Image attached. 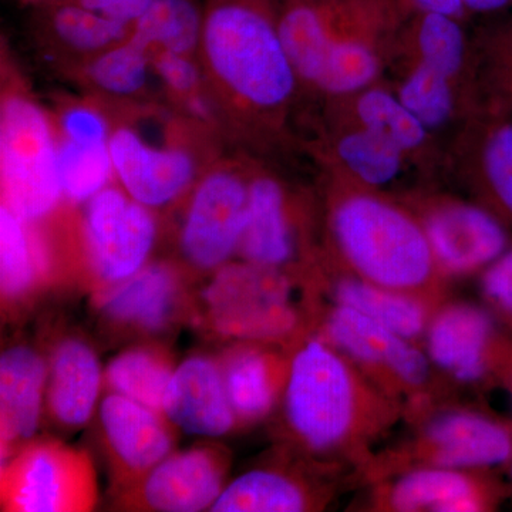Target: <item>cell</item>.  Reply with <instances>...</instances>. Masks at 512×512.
Listing matches in <instances>:
<instances>
[{"instance_id": "9c48e42d", "label": "cell", "mask_w": 512, "mask_h": 512, "mask_svg": "<svg viewBox=\"0 0 512 512\" xmlns=\"http://www.w3.org/2000/svg\"><path fill=\"white\" fill-rule=\"evenodd\" d=\"M89 460L60 444H37L6 468L3 498L20 512L84 511L94 503Z\"/></svg>"}, {"instance_id": "7bdbcfd3", "label": "cell", "mask_w": 512, "mask_h": 512, "mask_svg": "<svg viewBox=\"0 0 512 512\" xmlns=\"http://www.w3.org/2000/svg\"><path fill=\"white\" fill-rule=\"evenodd\" d=\"M470 15H497L512 6V0H464Z\"/></svg>"}, {"instance_id": "d4e9b609", "label": "cell", "mask_w": 512, "mask_h": 512, "mask_svg": "<svg viewBox=\"0 0 512 512\" xmlns=\"http://www.w3.org/2000/svg\"><path fill=\"white\" fill-rule=\"evenodd\" d=\"M315 504L309 488L296 478L274 470H255L225 487L211 511L299 512Z\"/></svg>"}, {"instance_id": "603a6c76", "label": "cell", "mask_w": 512, "mask_h": 512, "mask_svg": "<svg viewBox=\"0 0 512 512\" xmlns=\"http://www.w3.org/2000/svg\"><path fill=\"white\" fill-rule=\"evenodd\" d=\"M99 360L89 346L67 340L53 356L49 406L60 423L82 426L92 417L100 390Z\"/></svg>"}, {"instance_id": "f35d334b", "label": "cell", "mask_w": 512, "mask_h": 512, "mask_svg": "<svg viewBox=\"0 0 512 512\" xmlns=\"http://www.w3.org/2000/svg\"><path fill=\"white\" fill-rule=\"evenodd\" d=\"M481 292L491 311L512 326V245L481 272Z\"/></svg>"}, {"instance_id": "8d00e7d4", "label": "cell", "mask_w": 512, "mask_h": 512, "mask_svg": "<svg viewBox=\"0 0 512 512\" xmlns=\"http://www.w3.org/2000/svg\"><path fill=\"white\" fill-rule=\"evenodd\" d=\"M484 86L491 113L512 114V13L495 19L480 37Z\"/></svg>"}, {"instance_id": "7c38bea8", "label": "cell", "mask_w": 512, "mask_h": 512, "mask_svg": "<svg viewBox=\"0 0 512 512\" xmlns=\"http://www.w3.org/2000/svg\"><path fill=\"white\" fill-rule=\"evenodd\" d=\"M249 184L234 171L218 170L198 185L188 208L181 245L198 268H217L241 245Z\"/></svg>"}, {"instance_id": "1f68e13d", "label": "cell", "mask_w": 512, "mask_h": 512, "mask_svg": "<svg viewBox=\"0 0 512 512\" xmlns=\"http://www.w3.org/2000/svg\"><path fill=\"white\" fill-rule=\"evenodd\" d=\"M57 160L63 195L76 202L89 201L107 187L114 173L109 143H80L62 137Z\"/></svg>"}, {"instance_id": "83f0119b", "label": "cell", "mask_w": 512, "mask_h": 512, "mask_svg": "<svg viewBox=\"0 0 512 512\" xmlns=\"http://www.w3.org/2000/svg\"><path fill=\"white\" fill-rule=\"evenodd\" d=\"M281 370L278 359L258 349L239 350L224 372L229 402L237 416L259 419L274 406Z\"/></svg>"}, {"instance_id": "f546056e", "label": "cell", "mask_w": 512, "mask_h": 512, "mask_svg": "<svg viewBox=\"0 0 512 512\" xmlns=\"http://www.w3.org/2000/svg\"><path fill=\"white\" fill-rule=\"evenodd\" d=\"M406 39L414 46L417 60L457 80L468 60V39L463 20L437 13L406 16Z\"/></svg>"}, {"instance_id": "e0dca14e", "label": "cell", "mask_w": 512, "mask_h": 512, "mask_svg": "<svg viewBox=\"0 0 512 512\" xmlns=\"http://www.w3.org/2000/svg\"><path fill=\"white\" fill-rule=\"evenodd\" d=\"M222 488L221 461L210 450L185 451L151 468L141 490L151 510L197 512L212 507Z\"/></svg>"}, {"instance_id": "d6986e66", "label": "cell", "mask_w": 512, "mask_h": 512, "mask_svg": "<svg viewBox=\"0 0 512 512\" xmlns=\"http://www.w3.org/2000/svg\"><path fill=\"white\" fill-rule=\"evenodd\" d=\"M100 420L111 450L128 470L144 473L170 453V434L156 412L143 404L110 394L101 403Z\"/></svg>"}, {"instance_id": "5bb4252c", "label": "cell", "mask_w": 512, "mask_h": 512, "mask_svg": "<svg viewBox=\"0 0 512 512\" xmlns=\"http://www.w3.org/2000/svg\"><path fill=\"white\" fill-rule=\"evenodd\" d=\"M485 471L419 466L404 471L377 495L382 510L396 512H480L498 507L512 491Z\"/></svg>"}, {"instance_id": "cb8c5ba5", "label": "cell", "mask_w": 512, "mask_h": 512, "mask_svg": "<svg viewBox=\"0 0 512 512\" xmlns=\"http://www.w3.org/2000/svg\"><path fill=\"white\" fill-rule=\"evenodd\" d=\"M177 282L173 272L151 265L130 276L104 299V311L120 322L141 328L163 326L173 309Z\"/></svg>"}, {"instance_id": "4316f807", "label": "cell", "mask_w": 512, "mask_h": 512, "mask_svg": "<svg viewBox=\"0 0 512 512\" xmlns=\"http://www.w3.org/2000/svg\"><path fill=\"white\" fill-rule=\"evenodd\" d=\"M43 22L60 46L92 57L126 42L133 29L73 0H50L43 12Z\"/></svg>"}, {"instance_id": "30bf717a", "label": "cell", "mask_w": 512, "mask_h": 512, "mask_svg": "<svg viewBox=\"0 0 512 512\" xmlns=\"http://www.w3.org/2000/svg\"><path fill=\"white\" fill-rule=\"evenodd\" d=\"M84 222L101 278L119 284L144 268L156 241V222L146 205L107 185L87 201Z\"/></svg>"}, {"instance_id": "6da1fadb", "label": "cell", "mask_w": 512, "mask_h": 512, "mask_svg": "<svg viewBox=\"0 0 512 512\" xmlns=\"http://www.w3.org/2000/svg\"><path fill=\"white\" fill-rule=\"evenodd\" d=\"M400 404L325 339L301 346L286 376L289 427L323 456H362L399 419Z\"/></svg>"}, {"instance_id": "52a82bcc", "label": "cell", "mask_w": 512, "mask_h": 512, "mask_svg": "<svg viewBox=\"0 0 512 512\" xmlns=\"http://www.w3.org/2000/svg\"><path fill=\"white\" fill-rule=\"evenodd\" d=\"M212 323L224 335L271 339L296 323L288 281L279 269L255 264L228 266L207 292Z\"/></svg>"}, {"instance_id": "4fadbf2b", "label": "cell", "mask_w": 512, "mask_h": 512, "mask_svg": "<svg viewBox=\"0 0 512 512\" xmlns=\"http://www.w3.org/2000/svg\"><path fill=\"white\" fill-rule=\"evenodd\" d=\"M512 454V426L468 410L430 417L413 446L417 466L490 471L507 467Z\"/></svg>"}, {"instance_id": "7a4b0ae2", "label": "cell", "mask_w": 512, "mask_h": 512, "mask_svg": "<svg viewBox=\"0 0 512 512\" xmlns=\"http://www.w3.org/2000/svg\"><path fill=\"white\" fill-rule=\"evenodd\" d=\"M281 0H205L200 50L212 80L241 109L279 114L299 79L279 35Z\"/></svg>"}, {"instance_id": "ba28073f", "label": "cell", "mask_w": 512, "mask_h": 512, "mask_svg": "<svg viewBox=\"0 0 512 512\" xmlns=\"http://www.w3.org/2000/svg\"><path fill=\"white\" fill-rule=\"evenodd\" d=\"M427 356L451 379L507 382L512 370V342L501 338L490 312L471 303H450L434 311L426 330Z\"/></svg>"}, {"instance_id": "44dd1931", "label": "cell", "mask_w": 512, "mask_h": 512, "mask_svg": "<svg viewBox=\"0 0 512 512\" xmlns=\"http://www.w3.org/2000/svg\"><path fill=\"white\" fill-rule=\"evenodd\" d=\"M332 296L338 305L348 306L412 342L426 335L434 313L433 299L373 284L349 272L333 284Z\"/></svg>"}, {"instance_id": "5b68a950", "label": "cell", "mask_w": 512, "mask_h": 512, "mask_svg": "<svg viewBox=\"0 0 512 512\" xmlns=\"http://www.w3.org/2000/svg\"><path fill=\"white\" fill-rule=\"evenodd\" d=\"M0 160L3 204L28 222L46 217L63 197L57 144L46 114L22 94L3 100Z\"/></svg>"}, {"instance_id": "2e32d148", "label": "cell", "mask_w": 512, "mask_h": 512, "mask_svg": "<svg viewBox=\"0 0 512 512\" xmlns=\"http://www.w3.org/2000/svg\"><path fill=\"white\" fill-rule=\"evenodd\" d=\"M163 412L178 429L192 436L220 437L234 426L224 375L211 360L192 357L173 372Z\"/></svg>"}, {"instance_id": "7402d4cb", "label": "cell", "mask_w": 512, "mask_h": 512, "mask_svg": "<svg viewBox=\"0 0 512 512\" xmlns=\"http://www.w3.org/2000/svg\"><path fill=\"white\" fill-rule=\"evenodd\" d=\"M239 249L249 264L265 268L279 269L292 259L285 195L274 178L261 175L249 183L247 222Z\"/></svg>"}, {"instance_id": "b9f144b4", "label": "cell", "mask_w": 512, "mask_h": 512, "mask_svg": "<svg viewBox=\"0 0 512 512\" xmlns=\"http://www.w3.org/2000/svg\"><path fill=\"white\" fill-rule=\"evenodd\" d=\"M393 2L402 19L414 13H437V15L460 20L468 16L464 0H393Z\"/></svg>"}, {"instance_id": "74e56055", "label": "cell", "mask_w": 512, "mask_h": 512, "mask_svg": "<svg viewBox=\"0 0 512 512\" xmlns=\"http://www.w3.org/2000/svg\"><path fill=\"white\" fill-rule=\"evenodd\" d=\"M151 63L171 92L190 100V106L194 109V104H197V109L200 110V70L192 62L191 56L156 50V56L151 55Z\"/></svg>"}, {"instance_id": "e575fe53", "label": "cell", "mask_w": 512, "mask_h": 512, "mask_svg": "<svg viewBox=\"0 0 512 512\" xmlns=\"http://www.w3.org/2000/svg\"><path fill=\"white\" fill-rule=\"evenodd\" d=\"M397 96L430 131L440 130L456 114V80L419 60L404 77Z\"/></svg>"}, {"instance_id": "3957f363", "label": "cell", "mask_w": 512, "mask_h": 512, "mask_svg": "<svg viewBox=\"0 0 512 512\" xmlns=\"http://www.w3.org/2000/svg\"><path fill=\"white\" fill-rule=\"evenodd\" d=\"M330 232L349 274L434 299L441 274L417 215L375 192L349 190L330 210Z\"/></svg>"}, {"instance_id": "d590c367", "label": "cell", "mask_w": 512, "mask_h": 512, "mask_svg": "<svg viewBox=\"0 0 512 512\" xmlns=\"http://www.w3.org/2000/svg\"><path fill=\"white\" fill-rule=\"evenodd\" d=\"M29 222L3 204L0 210V279L2 291L18 296L35 281L40 255Z\"/></svg>"}, {"instance_id": "277c9868", "label": "cell", "mask_w": 512, "mask_h": 512, "mask_svg": "<svg viewBox=\"0 0 512 512\" xmlns=\"http://www.w3.org/2000/svg\"><path fill=\"white\" fill-rule=\"evenodd\" d=\"M278 28L296 76L320 92L350 96L375 82V32L339 0H281Z\"/></svg>"}, {"instance_id": "484cf974", "label": "cell", "mask_w": 512, "mask_h": 512, "mask_svg": "<svg viewBox=\"0 0 512 512\" xmlns=\"http://www.w3.org/2000/svg\"><path fill=\"white\" fill-rule=\"evenodd\" d=\"M204 12L197 0H154L134 23L130 39L146 49L191 56L200 49Z\"/></svg>"}, {"instance_id": "ac0fdd59", "label": "cell", "mask_w": 512, "mask_h": 512, "mask_svg": "<svg viewBox=\"0 0 512 512\" xmlns=\"http://www.w3.org/2000/svg\"><path fill=\"white\" fill-rule=\"evenodd\" d=\"M481 117L468 138V173L480 204L512 228V114Z\"/></svg>"}, {"instance_id": "60d3db41", "label": "cell", "mask_w": 512, "mask_h": 512, "mask_svg": "<svg viewBox=\"0 0 512 512\" xmlns=\"http://www.w3.org/2000/svg\"><path fill=\"white\" fill-rule=\"evenodd\" d=\"M73 2L99 13L104 18L116 20L133 28L134 23L150 9L154 0H73Z\"/></svg>"}, {"instance_id": "8992f818", "label": "cell", "mask_w": 512, "mask_h": 512, "mask_svg": "<svg viewBox=\"0 0 512 512\" xmlns=\"http://www.w3.org/2000/svg\"><path fill=\"white\" fill-rule=\"evenodd\" d=\"M325 340L396 397L417 396L430 382V359L412 340L384 328L348 306L333 303Z\"/></svg>"}, {"instance_id": "9a60e30c", "label": "cell", "mask_w": 512, "mask_h": 512, "mask_svg": "<svg viewBox=\"0 0 512 512\" xmlns=\"http://www.w3.org/2000/svg\"><path fill=\"white\" fill-rule=\"evenodd\" d=\"M109 150L124 191L147 208L175 200L194 180L195 161L187 150L150 146L131 128L111 131Z\"/></svg>"}, {"instance_id": "ee69618b", "label": "cell", "mask_w": 512, "mask_h": 512, "mask_svg": "<svg viewBox=\"0 0 512 512\" xmlns=\"http://www.w3.org/2000/svg\"><path fill=\"white\" fill-rule=\"evenodd\" d=\"M508 473H510V485H511V490H512V454H511V458H510V463H508Z\"/></svg>"}, {"instance_id": "ffe728a7", "label": "cell", "mask_w": 512, "mask_h": 512, "mask_svg": "<svg viewBox=\"0 0 512 512\" xmlns=\"http://www.w3.org/2000/svg\"><path fill=\"white\" fill-rule=\"evenodd\" d=\"M46 367L35 350L16 346L0 359V424L6 446L30 439L39 427Z\"/></svg>"}, {"instance_id": "d6a6232c", "label": "cell", "mask_w": 512, "mask_h": 512, "mask_svg": "<svg viewBox=\"0 0 512 512\" xmlns=\"http://www.w3.org/2000/svg\"><path fill=\"white\" fill-rule=\"evenodd\" d=\"M106 376L114 392L160 412L173 372L164 359L137 349L116 357L107 367Z\"/></svg>"}, {"instance_id": "8fae6325", "label": "cell", "mask_w": 512, "mask_h": 512, "mask_svg": "<svg viewBox=\"0 0 512 512\" xmlns=\"http://www.w3.org/2000/svg\"><path fill=\"white\" fill-rule=\"evenodd\" d=\"M419 220L444 276L483 272L512 245L510 228L483 204L437 201Z\"/></svg>"}, {"instance_id": "f1b7e54d", "label": "cell", "mask_w": 512, "mask_h": 512, "mask_svg": "<svg viewBox=\"0 0 512 512\" xmlns=\"http://www.w3.org/2000/svg\"><path fill=\"white\" fill-rule=\"evenodd\" d=\"M335 151L350 177L370 190L392 184L407 158L390 138L359 124L338 138Z\"/></svg>"}, {"instance_id": "4dcf8cb0", "label": "cell", "mask_w": 512, "mask_h": 512, "mask_svg": "<svg viewBox=\"0 0 512 512\" xmlns=\"http://www.w3.org/2000/svg\"><path fill=\"white\" fill-rule=\"evenodd\" d=\"M359 126L372 128L402 148L407 157L429 144L431 131L424 126L397 94L369 86L355 94L353 103Z\"/></svg>"}, {"instance_id": "836d02e7", "label": "cell", "mask_w": 512, "mask_h": 512, "mask_svg": "<svg viewBox=\"0 0 512 512\" xmlns=\"http://www.w3.org/2000/svg\"><path fill=\"white\" fill-rule=\"evenodd\" d=\"M151 56L128 37L126 42L94 56L86 77L99 92L113 97H133L147 86Z\"/></svg>"}, {"instance_id": "ab89813d", "label": "cell", "mask_w": 512, "mask_h": 512, "mask_svg": "<svg viewBox=\"0 0 512 512\" xmlns=\"http://www.w3.org/2000/svg\"><path fill=\"white\" fill-rule=\"evenodd\" d=\"M60 130L63 138L80 143H109L111 134L104 117L86 106H74L64 111Z\"/></svg>"}]
</instances>
